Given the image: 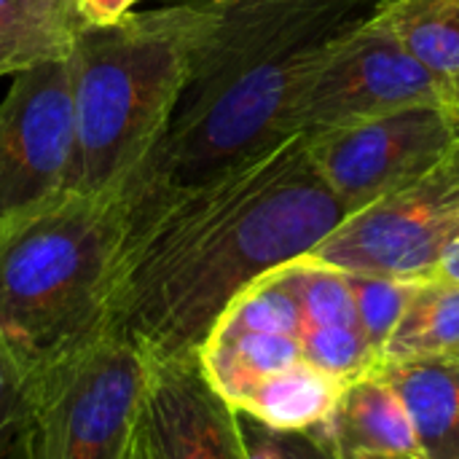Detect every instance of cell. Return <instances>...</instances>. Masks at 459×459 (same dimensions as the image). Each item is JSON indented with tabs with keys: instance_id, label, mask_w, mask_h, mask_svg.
I'll return each instance as SVG.
<instances>
[{
	"instance_id": "6da1fadb",
	"label": "cell",
	"mask_w": 459,
	"mask_h": 459,
	"mask_svg": "<svg viewBox=\"0 0 459 459\" xmlns=\"http://www.w3.org/2000/svg\"><path fill=\"white\" fill-rule=\"evenodd\" d=\"M347 207L315 172L307 134L186 194L124 212L108 320L148 355H196L258 277L309 255Z\"/></svg>"
},
{
	"instance_id": "7a4b0ae2",
	"label": "cell",
	"mask_w": 459,
	"mask_h": 459,
	"mask_svg": "<svg viewBox=\"0 0 459 459\" xmlns=\"http://www.w3.org/2000/svg\"><path fill=\"white\" fill-rule=\"evenodd\" d=\"M382 0H218L175 113L118 191L124 212L207 186L296 137L331 43Z\"/></svg>"
},
{
	"instance_id": "3957f363",
	"label": "cell",
	"mask_w": 459,
	"mask_h": 459,
	"mask_svg": "<svg viewBox=\"0 0 459 459\" xmlns=\"http://www.w3.org/2000/svg\"><path fill=\"white\" fill-rule=\"evenodd\" d=\"M218 0L83 24L70 51L75 159L65 191L118 194L161 140Z\"/></svg>"
},
{
	"instance_id": "277c9868",
	"label": "cell",
	"mask_w": 459,
	"mask_h": 459,
	"mask_svg": "<svg viewBox=\"0 0 459 459\" xmlns=\"http://www.w3.org/2000/svg\"><path fill=\"white\" fill-rule=\"evenodd\" d=\"M124 242L118 194L62 191L0 221V344L30 371L105 328Z\"/></svg>"
},
{
	"instance_id": "5b68a950",
	"label": "cell",
	"mask_w": 459,
	"mask_h": 459,
	"mask_svg": "<svg viewBox=\"0 0 459 459\" xmlns=\"http://www.w3.org/2000/svg\"><path fill=\"white\" fill-rule=\"evenodd\" d=\"M151 360L105 325L30 371L24 459H121L143 414Z\"/></svg>"
},
{
	"instance_id": "8992f818",
	"label": "cell",
	"mask_w": 459,
	"mask_h": 459,
	"mask_svg": "<svg viewBox=\"0 0 459 459\" xmlns=\"http://www.w3.org/2000/svg\"><path fill=\"white\" fill-rule=\"evenodd\" d=\"M459 239V143L420 180L347 215L312 253L342 272L430 280Z\"/></svg>"
},
{
	"instance_id": "52a82bcc",
	"label": "cell",
	"mask_w": 459,
	"mask_h": 459,
	"mask_svg": "<svg viewBox=\"0 0 459 459\" xmlns=\"http://www.w3.org/2000/svg\"><path fill=\"white\" fill-rule=\"evenodd\" d=\"M425 105L446 110L444 86L371 13L331 43L301 97L296 129L317 134Z\"/></svg>"
},
{
	"instance_id": "ba28073f",
	"label": "cell",
	"mask_w": 459,
	"mask_h": 459,
	"mask_svg": "<svg viewBox=\"0 0 459 459\" xmlns=\"http://www.w3.org/2000/svg\"><path fill=\"white\" fill-rule=\"evenodd\" d=\"M457 143L446 110L425 105L307 134V153L315 172L352 215L428 175Z\"/></svg>"
},
{
	"instance_id": "9c48e42d",
	"label": "cell",
	"mask_w": 459,
	"mask_h": 459,
	"mask_svg": "<svg viewBox=\"0 0 459 459\" xmlns=\"http://www.w3.org/2000/svg\"><path fill=\"white\" fill-rule=\"evenodd\" d=\"M75 159L70 59L22 70L0 102V221L67 188Z\"/></svg>"
},
{
	"instance_id": "30bf717a",
	"label": "cell",
	"mask_w": 459,
	"mask_h": 459,
	"mask_svg": "<svg viewBox=\"0 0 459 459\" xmlns=\"http://www.w3.org/2000/svg\"><path fill=\"white\" fill-rule=\"evenodd\" d=\"M143 430L153 459H247L237 411L207 382L196 355H148Z\"/></svg>"
},
{
	"instance_id": "8fae6325",
	"label": "cell",
	"mask_w": 459,
	"mask_h": 459,
	"mask_svg": "<svg viewBox=\"0 0 459 459\" xmlns=\"http://www.w3.org/2000/svg\"><path fill=\"white\" fill-rule=\"evenodd\" d=\"M320 430L339 459H425L401 395L379 368L344 385Z\"/></svg>"
},
{
	"instance_id": "7c38bea8",
	"label": "cell",
	"mask_w": 459,
	"mask_h": 459,
	"mask_svg": "<svg viewBox=\"0 0 459 459\" xmlns=\"http://www.w3.org/2000/svg\"><path fill=\"white\" fill-rule=\"evenodd\" d=\"M379 371L401 395L425 459H459V358H409Z\"/></svg>"
},
{
	"instance_id": "4fadbf2b",
	"label": "cell",
	"mask_w": 459,
	"mask_h": 459,
	"mask_svg": "<svg viewBox=\"0 0 459 459\" xmlns=\"http://www.w3.org/2000/svg\"><path fill=\"white\" fill-rule=\"evenodd\" d=\"M81 27L75 0H0V75L67 59Z\"/></svg>"
},
{
	"instance_id": "5bb4252c",
	"label": "cell",
	"mask_w": 459,
	"mask_h": 459,
	"mask_svg": "<svg viewBox=\"0 0 459 459\" xmlns=\"http://www.w3.org/2000/svg\"><path fill=\"white\" fill-rule=\"evenodd\" d=\"M374 13L438 78L452 116L459 94V0H382Z\"/></svg>"
},
{
	"instance_id": "9a60e30c",
	"label": "cell",
	"mask_w": 459,
	"mask_h": 459,
	"mask_svg": "<svg viewBox=\"0 0 459 459\" xmlns=\"http://www.w3.org/2000/svg\"><path fill=\"white\" fill-rule=\"evenodd\" d=\"M299 336L280 333H237V336H207L196 360L215 387V393L231 406L239 409L242 401L269 377L301 360Z\"/></svg>"
},
{
	"instance_id": "2e32d148",
	"label": "cell",
	"mask_w": 459,
	"mask_h": 459,
	"mask_svg": "<svg viewBox=\"0 0 459 459\" xmlns=\"http://www.w3.org/2000/svg\"><path fill=\"white\" fill-rule=\"evenodd\" d=\"M342 390L339 379L301 358L264 379L234 411L274 430H312L331 420Z\"/></svg>"
},
{
	"instance_id": "e0dca14e",
	"label": "cell",
	"mask_w": 459,
	"mask_h": 459,
	"mask_svg": "<svg viewBox=\"0 0 459 459\" xmlns=\"http://www.w3.org/2000/svg\"><path fill=\"white\" fill-rule=\"evenodd\" d=\"M459 347V285L430 277L420 280L403 317L390 333L382 366L409 358L452 355Z\"/></svg>"
},
{
	"instance_id": "ac0fdd59",
	"label": "cell",
	"mask_w": 459,
	"mask_h": 459,
	"mask_svg": "<svg viewBox=\"0 0 459 459\" xmlns=\"http://www.w3.org/2000/svg\"><path fill=\"white\" fill-rule=\"evenodd\" d=\"M304 328L301 307L293 290L280 280L277 269L247 285L218 317L207 336H237V333H280L299 336Z\"/></svg>"
},
{
	"instance_id": "d6986e66",
	"label": "cell",
	"mask_w": 459,
	"mask_h": 459,
	"mask_svg": "<svg viewBox=\"0 0 459 459\" xmlns=\"http://www.w3.org/2000/svg\"><path fill=\"white\" fill-rule=\"evenodd\" d=\"M277 274L293 290L304 315V325H355L358 328L355 299H352L347 274L342 269H333L320 261H312L309 255H301L296 261L277 266Z\"/></svg>"
},
{
	"instance_id": "ffe728a7",
	"label": "cell",
	"mask_w": 459,
	"mask_h": 459,
	"mask_svg": "<svg viewBox=\"0 0 459 459\" xmlns=\"http://www.w3.org/2000/svg\"><path fill=\"white\" fill-rule=\"evenodd\" d=\"M344 274H347V282H350V290L355 299L358 328L382 366L385 344H387L390 333L395 331L398 320L403 317L417 282L379 277V274H358V272H344Z\"/></svg>"
},
{
	"instance_id": "44dd1931",
	"label": "cell",
	"mask_w": 459,
	"mask_h": 459,
	"mask_svg": "<svg viewBox=\"0 0 459 459\" xmlns=\"http://www.w3.org/2000/svg\"><path fill=\"white\" fill-rule=\"evenodd\" d=\"M299 342L304 360L342 385L379 368V358L355 325H304Z\"/></svg>"
},
{
	"instance_id": "7402d4cb",
	"label": "cell",
	"mask_w": 459,
	"mask_h": 459,
	"mask_svg": "<svg viewBox=\"0 0 459 459\" xmlns=\"http://www.w3.org/2000/svg\"><path fill=\"white\" fill-rule=\"evenodd\" d=\"M237 422L247 459H339L320 428L274 430L242 411H237Z\"/></svg>"
},
{
	"instance_id": "603a6c76",
	"label": "cell",
	"mask_w": 459,
	"mask_h": 459,
	"mask_svg": "<svg viewBox=\"0 0 459 459\" xmlns=\"http://www.w3.org/2000/svg\"><path fill=\"white\" fill-rule=\"evenodd\" d=\"M30 409V368L0 344V459H11L24 441Z\"/></svg>"
},
{
	"instance_id": "cb8c5ba5",
	"label": "cell",
	"mask_w": 459,
	"mask_h": 459,
	"mask_svg": "<svg viewBox=\"0 0 459 459\" xmlns=\"http://www.w3.org/2000/svg\"><path fill=\"white\" fill-rule=\"evenodd\" d=\"M83 24H113L132 13L137 0H75Z\"/></svg>"
},
{
	"instance_id": "d4e9b609",
	"label": "cell",
	"mask_w": 459,
	"mask_h": 459,
	"mask_svg": "<svg viewBox=\"0 0 459 459\" xmlns=\"http://www.w3.org/2000/svg\"><path fill=\"white\" fill-rule=\"evenodd\" d=\"M438 280H446V282H455L459 285V239L441 255L438 266H436V274Z\"/></svg>"
},
{
	"instance_id": "484cf974",
	"label": "cell",
	"mask_w": 459,
	"mask_h": 459,
	"mask_svg": "<svg viewBox=\"0 0 459 459\" xmlns=\"http://www.w3.org/2000/svg\"><path fill=\"white\" fill-rule=\"evenodd\" d=\"M121 459H153L151 457V449H148V438H145L143 422L137 425V430H134V436H132V441H129V446H126V452H124Z\"/></svg>"
},
{
	"instance_id": "4316f807",
	"label": "cell",
	"mask_w": 459,
	"mask_h": 459,
	"mask_svg": "<svg viewBox=\"0 0 459 459\" xmlns=\"http://www.w3.org/2000/svg\"><path fill=\"white\" fill-rule=\"evenodd\" d=\"M449 121H452L455 134H457V140H459V94H457V102H455V110H452V116H449Z\"/></svg>"
},
{
	"instance_id": "83f0119b",
	"label": "cell",
	"mask_w": 459,
	"mask_h": 459,
	"mask_svg": "<svg viewBox=\"0 0 459 459\" xmlns=\"http://www.w3.org/2000/svg\"><path fill=\"white\" fill-rule=\"evenodd\" d=\"M11 459H24V446H22V449H19V452H16Z\"/></svg>"
},
{
	"instance_id": "f1b7e54d",
	"label": "cell",
	"mask_w": 459,
	"mask_h": 459,
	"mask_svg": "<svg viewBox=\"0 0 459 459\" xmlns=\"http://www.w3.org/2000/svg\"><path fill=\"white\" fill-rule=\"evenodd\" d=\"M452 355H455V358H459V347H457V350H455V352H452Z\"/></svg>"
}]
</instances>
